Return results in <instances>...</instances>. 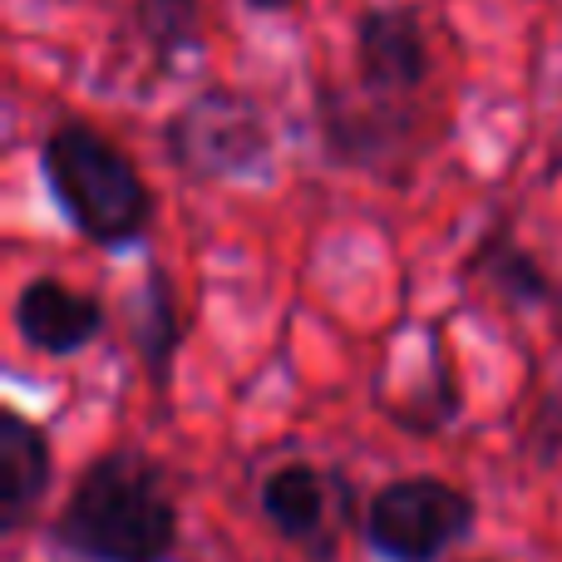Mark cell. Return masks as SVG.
<instances>
[{
  "instance_id": "6da1fadb",
  "label": "cell",
  "mask_w": 562,
  "mask_h": 562,
  "mask_svg": "<svg viewBox=\"0 0 562 562\" xmlns=\"http://www.w3.org/2000/svg\"><path fill=\"white\" fill-rule=\"evenodd\" d=\"M49 548L75 562H173L178 504L168 474L134 445H114L79 469Z\"/></svg>"
},
{
  "instance_id": "7a4b0ae2",
  "label": "cell",
  "mask_w": 562,
  "mask_h": 562,
  "mask_svg": "<svg viewBox=\"0 0 562 562\" xmlns=\"http://www.w3.org/2000/svg\"><path fill=\"white\" fill-rule=\"evenodd\" d=\"M35 168L49 203L89 247L124 252L154 227V188L138 164L89 119H59L40 138Z\"/></svg>"
},
{
  "instance_id": "3957f363",
  "label": "cell",
  "mask_w": 562,
  "mask_h": 562,
  "mask_svg": "<svg viewBox=\"0 0 562 562\" xmlns=\"http://www.w3.org/2000/svg\"><path fill=\"white\" fill-rule=\"evenodd\" d=\"M164 158L188 183H247L277 158V134L252 94L227 85L198 89L164 124Z\"/></svg>"
},
{
  "instance_id": "277c9868",
  "label": "cell",
  "mask_w": 562,
  "mask_h": 562,
  "mask_svg": "<svg viewBox=\"0 0 562 562\" xmlns=\"http://www.w3.org/2000/svg\"><path fill=\"white\" fill-rule=\"evenodd\" d=\"M479 524L474 494L439 474H405L390 479L366 504L370 553L385 562H439L449 548H459Z\"/></svg>"
},
{
  "instance_id": "5b68a950",
  "label": "cell",
  "mask_w": 562,
  "mask_h": 562,
  "mask_svg": "<svg viewBox=\"0 0 562 562\" xmlns=\"http://www.w3.org/2000/svg\"><path fill=\"white\" fill-rule=\"evenodd\" d=\"M267 528L281 543L301 548L306 562H336L340 533L356 518V498H350L346 479L340 474H321L311 464H277L272 474L257 488Z\"/></svg>"
},
{
  "instance_id": "8992f818",
  "label": "cell",
  "mask_w": 562,
  "mask_h": 562,
  "mask_svg": "<svg viewBox=\"0 0 562 562\" xmlns=\"http://www.w3.org/2000/svg\"><path fill=\"white\" fill-rule=\"evenodd\" d=\"M356 89L380 99H409L429 85V35L415 5H366L356 15Z\"/></svg>"
},
{
  "instance_id": "52a82bcc",
  "label": "cell",
  "mask_w": 562,
  "mask_h": 562,
  "mask_svg": "<svg viewBox=\"0 0 562 562\" xmlns=\"http://www.w3.org/2000/svg\"><path fill=\"white\" fill-rule=\"evenodd\" d=\"M109 326V311L94 291H79L59 277H30L15 296V330L40 356H79Z\"/></svg>"
},
{
  "instance_id": "ba28073f",
  "label": "cell",
  "mask_w": 562,
  "mask_h": 562,
  "mask_svg": "<svg viewBox=\"0 0 562 562\" xmlns=\"http://www.w3.org/2000/svg\"><path fill=\"white\" fill-rule=\"evenodd\" d=\"M405 99H380V94H340V89L321 85L316 94V114H321V134H326V148L340 158V164L356 168H375V173H390V154L405 144L409 119L400 114Z\"/></svg>"
},
{
  "instance_id": "9c48e42d",
  "label": "cell",
  "mask_w": 562,
  "mask_h": 562,
  "mask_svg": "<svg viewBox=\"0 0 562 562\" xmlns=\"http://www.w3.org/2000/svg\"><path fill=\"white\" fill-rule=\"evenodd\" d=\"M55 484L49 435L15 405L0 409V533H25Z\"/></svg>"
},
{
  "instance_id": "30bf717a",
  "label": "cell",
  "mask_w": 562,
  "mask_h": 562,
  "mask_svg": "<svg viewBox=\"0 0 562 562\" xmlns=\"http://www.w3.org/2000/svg\"><path fill=\"white\" fill-rule=\"evenodd\" d=\"M128 336L144 360V375L154 390L173 385V360L183 346V316H178V291L164 267H148L138 281L134 301H128Z\"/></svg>"
},
{
  "instance_id": "8fae6325",
  "label": "cell",
  "mask_w": 562,
  "mask_h": 562,
  "mask_svg": "<svg viewBox=\"0 0 562 562\" xmlns=\"http://www.w3.org/2000/svg\"><path fill=\"white\" fill-rule=\"evenodd\" d=\"M469 272H479L494 296H504L508 306H518V311H543V306H553V296H558L548 267L538 262L508 227H494L488 237H479L474 257H469Z\"/></svg>"
},
{
  "instance_id": "7c38bea8",
  "label": "cell",
  "mask_w": 562,
  "mask_h": 562,
  "mask_svg": "<svg viewBox=\"0 0 562 562\" xmlns=\"http://www.w3.org/2000/svg\"><path fill=\"white\" fill-rule=\"evenodd\" d=\"M134 25L158 69L203 55V0H134Z\"/></svg>"
},
{
  "instance_id": "4fadbf2b",
  "label": "cell",
  "mask_w": 562,
  "mask_h": 562,
  "mask_svg": "<svg viewBox=\"0 0 562 562\" xmlns=\"http://www.w3.org/2000/svg\"><path fill=\"white\" fill-rule=\"evenodd\" d=\"M247 10H257V15H286V10H296L301 0H243Z\"/></svg>"
}]
</instances>
